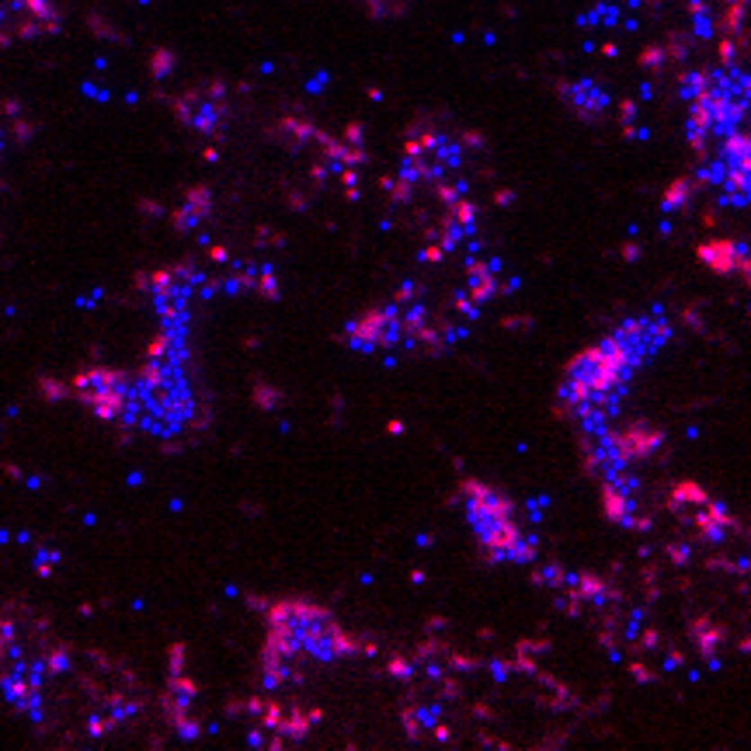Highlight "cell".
I'll return each mask as SVG.
<instances>
[{
	"instance_id": "obj_1",
	"label": "cell",
	"mask_w": 751,
	"mask_h": 751,
	"mask_svg": "<svg viewBox=\"0 0 751 751\" xmlns=\"http://www.w3.org/2000/svg\"><path fill=\"white\" fill-rule=\"evenodd\" d=\"M668 341V324L657 317H633L605 341L574 355L564 372L560 404L581 421L585 432L609 428L616 404L633 383V372L648 365Z\"/></svg>"
},
{
	"instance_id": "obj_2",
	"label": "cell",
	"mask_w": 751,
	"mask_h": 751,
	"mask_svg": "<svg viewBox=\"0 0 751 751\" xmlns=\"http://www.w3.org/2000/svg\"><path fill=\"white\" fill-rule=\"evenodd\" d=\"M362 650V640L344 630V622L310 598H275L264 605L261 640V682L264 689H282L300 682L310 668H331Z\"/></svg>"
},
{
	"instance_id": "obj_3",
	"label": "cell",
	"mask_w": 751,
	"mask_h": 751,
	"mask_svg": "<svg viewBox=\"0 0 751 751\" xmlns=\"http://www.w3.org/2000/svg\"><path fill=\"white\" fill-rule=\"evenodd\" d=\"M460 505H463L467 525L473 529L480 550L487 553V560H494V564H532L536 560V546L518 529L508 494H501L484 480H463Z\"/></svg>"
},
{
	"instance_id": "obj_4",
	"label": "cell",
	"mask_w": 751,
	"mask_h": 751,
	"mask_svg": "<svg viewBox=\"0 0 751 751\" xmlns=\"http://www.w3.org/2000/svg\"><path fill=\"white\" fill-rule=\"evenodd\" d=\"M74 397L102 421H119L132 407V380L119 369H84L74 376Z\"/></svg>"
},
{
	"instance_id": "obj_5",
	"label": "cell",
	"mask_w": 751,
	"mask_h": 751,
	"mask_svg": "<svg viewBox=\"0 0 751 751\" xmlns=\"http://www.w3.org/2000/svg\"><path fill=\"white\" fill-rule=\"evenodd\" d=\"M178 119H182L188 130L202 132V136H216V132L227 126V98L223 91H192L178 102Z\"/></svg>"
},
{
	"instance_id": "obj_6",
	"label": "cell",
	"mask_w": 751,
	"mask_h": 751,
	"mask_svg": "<svg viewBox=\"0 0 751 751\" xmlns=\"http://www.w3.org/2000/svg\"><path fill=\"white\" fill-rule=\"evenodd\" d=\"M14 637H18L14 622L0 612V668H4V665L11 661V654H14Z\"/></svg>"
},
{
	"instance_id": "obj_7",
	"label": "cell",
	"mask_w": 751,
	"mask_h": 751,
	"mask_svg": "<svg viewBox=\"0 0 751 751\" xmlns=\"http://www.w3.org/2000/svg\"><path fill=\"white\" fill-rule=\"evenodd\" d=\"M362 4L376 14V18H387V14H397L407 0H362Z\"/></svg>"
}]
</instances>
